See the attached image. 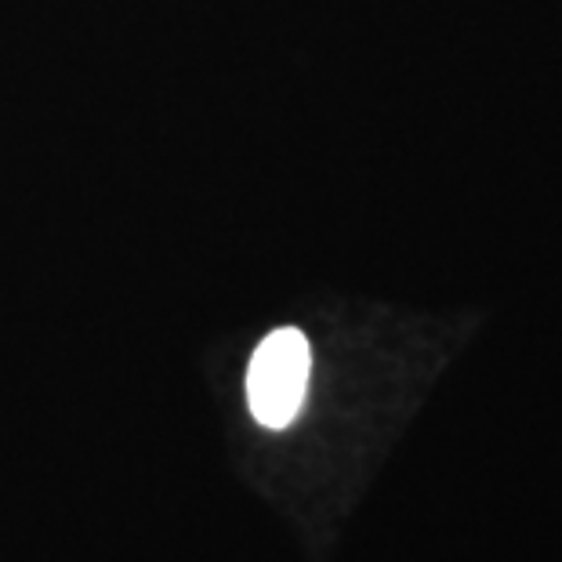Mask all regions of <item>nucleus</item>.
Returning a JSON list of instances; mask_svg holds the SVG:
<instances>
[{
  "label": "nucleus",
  "mask_w": 562,
  "mask_h": 562,
  "mask_svg": "<svg viewBox=\"0 0 562 562\" xmlns=\"http://www.w3.org/2000/svg\"><path fill=\"white\" fill-rule=\"evenodd\" d=\"M313 352L302 330L280 327L258 345L247 367V403L258 425L286 428L305 403Z\"/></svg>",
  "instance_id": "nucleus-1"
}]
</instances>
